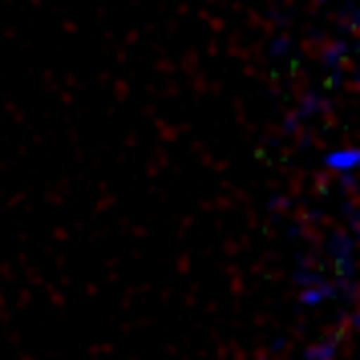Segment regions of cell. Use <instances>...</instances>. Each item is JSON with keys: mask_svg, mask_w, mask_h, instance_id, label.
Returning <instances> with one entry per match:
<instances>
[{"mask_svg": "<svg viewBox=\"0 0 360 360\" xmlns=\"http://www.w3.org/2000/svg\"><path fill=\"white\" fill-rule=\"evenodd\" d=\"M324 166L332 170V174H344V179H348V174L360 166V154L352 146H336V150H328L324 154Z\"/></svg>", "mask_w": 360, "mask_h": 360, "instance_id": "6da1fadb", "label": "cell"}]
</instances>
